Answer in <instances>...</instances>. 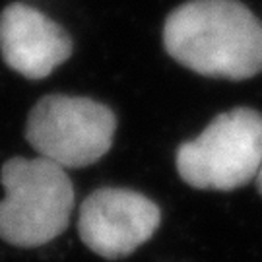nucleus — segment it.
I'll return each instance as SVG.
<instances>
[{"label":"nucleus","mask_w":262,"mask_h":262,"mask_svg":"<svg viewBox=\"0 0 262 262\" xmlns=\"http://www.w3.org/2000/svg\"><path fill=\"white\" fill-rule=\"evenodd\" d=\"M163 47L200 76L249 80L262 72V21L239 0H190L167 16Z\"/></svg>","instance_id":"nucleus-1"},{"label":"nucleus","mask_w":262,"mask_h":262,"mask_svg":"<svg viewBox=\"0 0 262 262\" xmlns=\"http://www.w3.org/2000/svg\"><path fill=\"white\" fill-rule=\"evenodd\" d=\"M0 181V239L19 249L51 243L66 231L74 210V187L62 167L45 158H12Z\"/></svg>","instance_id":"nucleus-2"},{"label":"nucleus","mask_w":262,"mask_h":262,"mask_svg":"<svg viewBox=\"0 0 262 262\" xmlns=\"http://www.w3.org/2000/svg\"><path fill=\"white\" fill-rule=\"evenodd\" d=\"M175 163L192 188H241L256 179L262 165V115L249 107L217 115L194 140L179 146Z\"/></svg>","instance_id":"nucleus-3"},{"label":"nucleus","mask_w":262,"mask_h":262,"mask_svg":"<svg viewBox=\"0 0 262 262\" xmlns=\"http://www.w3.org/2000/svg\"><path fill=\"white\" fill-rule=\"evenodd\" d=\"M117 117L90 97L45 95L31 109L26 138L39 158L62 169L94 165L111 150Z\"/></svg>","instance_id":"nucleus-4"},{"label":"nucleus","mask_w":262,"mask_h":262,"mask_svg":"<svg viewBox=\"0 0 262 262\" xmlns=\"http://www.w3.org/2000/svg\"><path fill=\"white\" fill-rule=\"evenodd\" d=\"M161 224L159 206L130 188H97L80 206L78 231L92 253L119 260L150 241Z\"/></svg>","instance_id":"nucleus-5"},{"label":"nucleus","mask_w":262,"mask_h":262,"mask_svg":"<svg viewBox=\"0 0 262 262\" xmlns=\"http://www.w3.org/2000/svg\"><path fill=\"white\" fill-rule=\"evenodd\" d=\"M72 39L37 8L14 2L0 14V53L4 62L29 80H43L72 55Z\"/></svg>","instance_id":"nucleus-6"},{"label":"nucleus","mask_w":262,"mask_h":262,"mask_svg":"<svg viewBox=\"0 0 262 262\" xmlns=\"http://www.w3.org/2000/svg\"><path fill=\"white\" fill-rule=\"evenodd\" d=\"M256 187H258V192L262 194V165L258 169V175H256Z\"/></svg>","instance_id":"nucleus-7"}]
</instances>
